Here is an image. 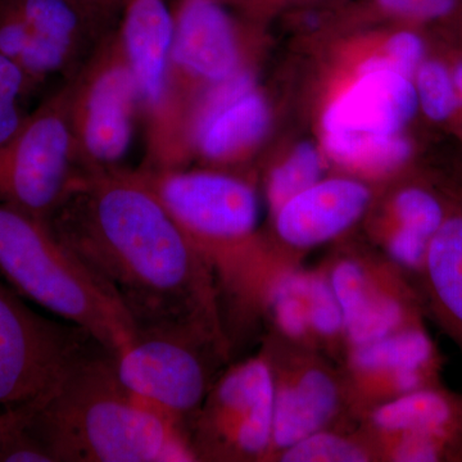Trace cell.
<instances>
[{"label": "cell", "instance_id": "16", "mask_svg": "<svg viewBox=\"0 0 462 462\" xmlns=\"http://www.w3.org/2000/svg\"><path fill=\"white\" fill-rule=\"evenodd\" d=\"M316 134L392 136L410 133L419 115L411 76L376 69L316 97Z\"/></svg>", "mask_w": 462, "mask_h": 462}, {"label": "cell", "instance_id": "30", "mask_svg": "<svg viewBox=\"0 0 462 462\" xmlns=\"http://www.w3.org/2000/svg\"><path fill=\"white\" fill-rule=\"evenodd\" d=\"M314 0H243L239 12L261 25L269 26L291 9Z\"/></svg>", "mask_w": 462, "mask_h": 462}, {"label": "cell", "instance_id": "19", "mask_svg": "<svg viewBox=\"0 0 462 462\" xmlns=\"http://www.w3.org/2000/svg\"><path fill=\"white\" fill-rule=\"evenodd\" d=\"M419 278L424 309L462 352V200L448 199Z\"/></svg>", "mask_w": 462, "mask_h": 462}, {"label": "cell", "instance_id": "27", "mask_svg": "<svg viewBox=\"0 0 462 462\" xmlns=\"http://www.w3.org/2000/svg\"><path fill=\"white\" fill-rule=\"evenodd\" d=\"M306 300L316 346L346 348L342 310L324 270L307 272Z\"/></svg>", "mask_w": 462, "mask_h": 462}, {"label": "cell", "instance_id": "25", "mask_svg": "<svg viewBox=\"0 0 462 462\" xmlns=\"http://www.w3.org/2000/svg\"><path fill=\"white\" fill-rule=\"evenodd\" d=\"M378 457L373 440L349 436L336 428L311 434L288 447L276 457L285 462H365Z\"/></svg>", "mask_w": 462, "mask_h": 462}, {"label": "cell", "instance_id": "14", "mask_svg": "<svg viewBox=\"0 0 462 462\" xmlns=\"http://www.w3.org/2000/svg\"><path fill=\"white\" fill-rule=\"evenodd\" d=\"M311 351L298 346V351L287 354L278 337L264 345L273 382V440L267 460H276L303 438L336 428L346 407H351L345 378Z\"/></svg>", "mask_w": 462, "mask_h": 462}, {"label": "cell", "instance_id": "22", "mask_svg": "<svg viewBox=\"0 0 462 462\" xmlns=\"http://www.w3.org/2000/svg\"><path fill=\"white\" fill-rule=\"evenodd\" d=\"M318 136L331 169L378 187L401 178L411 167L416 154V143L411 133L392 136L361 134H324Z\"/></svg>", "mask_w": 462, "mask_h": 462}, {"label": "cell", "instance_id": "28", "mask_svg": "<svg viewBox=\"0 0 462 462\" xmlns=\"http://www.w3.org/2000/svg\"><path fill=\"white\" fill-rule=\"evenodd\" d=\"M45 394L27 401V402L0 409V458H2L3 452L7 448L9 443L21 431L25 430L27 425L32 422L33 416L41 409Z\"/></svg>", "mask_w": 462, "mask_h": 462}, {"label": "cell", "instance_id": "24", "mask_svg": "<svg viewBox=\"0 0 462 462\" xmlns=\"http://www.w3.org/2000/svg\"><path fill=\"white\" fill-rule=\"evenodd\" d=\"M462 9V0H343L336 7L337 32L378 26L449 23Z\"/></svg>", "mask_w": 462, "mask_h": 462}, {"label": "cell", "instance_id": "15", "mask_svg": "<svg viewBox=\"0 0 462 462\" xmlns=\"http://www.w3.org/2000/svg\"><path fill=\"white\" fill-rule=\"evenodd\" d=\"M346 360L349 406L358 415L392 398L440 385L442 356L422 324L346 349Z\"/></svg>", "mask_w": 462, "mask_h": 462}, {"label": "cell", "instance_id": "5", "mask_svg": "<svg viewBox=\"0 0 462 462\" xmlns=\"http://www.w3.org/2000/svg\"><path fill=\"white\" fill-rule=\"evenodd\" d=\"M138 169L173 218L205 252L215 273L248 254L263 236L257 229L256 173L194 165Z\"/></svg>", "mask_w": 462, "mask_h": 462}, {"label": "cell", "instance_id": "21", "mask_svg": "<svg viewBox=\"0 0 462 462\" xmlns=\"http://www.w3.org/2000/svg\"><path fill=\"white\" fill-rule=\"evenodd\" d=\"M330 170L315 133L284 136L281 141L273 139L258 160L254 171L269 214L273 215L287 200L329 175Z\"/></svg>", "mask_w": 462, "mask_h": 462}, {"label": "cell", "instance_id": "18", "mask_svg": "<svg viewBox=\"0 0 462 462\" xmlns=\"http://www.w3.org/2000/svg\"><path fill=\"white\" fill-rule=\"evenodd\" d=\"M117 32L138 89L147 145L156 138L165 115L172 9L166 0H123Z\"/></svg>", "mask_w": 462, "mask_h": 462}, {"label": "cell", "instance_id": "3", "mask_svg": "<svg viewBox=\"0 0 462 462\" xmlns=\"http://www.w3.org/2000/svg\"><path fill=\"white\" fill-rule=\"evenodd\" d=\"M165 115L145 145L142 167L191 166L190 125L199 100L212 88L261 71L269 26L243 16L220 0H175Z\"/></svg>", "mask_w": 462, "mask_h": 462}, {"label": "cell", "instance_id": "17", "mask_svg": "<svg viewBox=\"0 0 462 462\" xmlns=\"http://www.w3.org/2000/svg\"><path fill=\"white\" fill-rule=\"evenodd\" d=\"M379 188L348 173H329L270 215L273 242L288 252H303L342 238L366 220Z\"/></svg>", "mask_w": 462, "mask_h": 462}, {"label": "cell", "instance_id": "9", "mask_svg": "<svg viewBox=\"0 0 462 462\" xmlns=\"http://www.w3.org/2000/svg\"><path fill=\"white\" fill-rule=\"evenodd\" d=\"M273 427V373L261 352L216 378L188 437L196 461H266Z\"/></svg>", "mask_w": 462, "mask_h": 462}, {"label": "cell", "instance_id": "33", "mask_svg": "<svg viewBox=\"0 0 462 462\" xmlns=\"http://www.w3.org/2000/svg\"><path fill=\"white\" fill-rule=\"evenodd\" d=\"M220 2L225 3V5H229V7L236 9L239 11L240 7H242L243 0H220Z\"/></svg>", "mask_w": 462, "mask_h": 462}, {"label": "cell", "instance_id": "12", "mask_svg": "<svg viewBox=\"0 0 462 462\" xmlns=\"http://www.w3.org/2000/svg\"><path fill=\"white\" fill-rule=\"evenodd\" d=\"M324 272L342 310L346 351L422 324L420 294L387 257L380 261L355 249L340 251Z\"/></svg>", "mask_w": 462, "mask_h": 462}, {"label": "cell", "instance_id": "4", "mask_svg": "<svg viewBox=\"0 0 462 462\" xmlns=\"http://www.w3.org/2000/svg\"><path fill=\"white\" fill-rule=\"evenodd\" d=\"M0 273L21 297L75 325L115 355L136 327L111 289L50 221L0 203Z\"/></svg>", "mask_w": 462, "mask_h": 462}, {"label": "cell", "instance_id": "2", "mask_svg": "<svg viewBox=\"0 0 462 462\" xmlns=\"http://www.w3.org/2000/svg\"><path fill=\"white\" fill-rule=\"evenodd\" d=\"M27 430L51 462H193L187 433L118 378L102 346L45 394Z\"/></svg>", "mask_w": 462, "mask_h": 462}, {"label": "cell", "instance_id": "6", "mask_svg": "<svg viewBox=\"0 0 462 462\" xmlns=\"http://www.w3.org/2000/svg\"><path fill=\"white\" fill-rule=\"evenodd\" d=\"M226 355L227 343L205 331L166 328L136 330L114 358L121 382L188 436Z\"/></svg>", "mask_w": 462, "mask_h": 462}, {"label": "cell", "instance_id": "1", "mask_svg": "<svg viewBox=\"0 0 462 462\" xmlns=\"http://www.w3.org/2000/svg\"><path fill=\"white\" fill-rule=\"evenodd\" d=\"M50 223L136 330L193 328L227 343L214 264L139 169L79 171Z\"/></svg>", "mask_w": 462, "mask_h": 462}, {"label": "cell", "instance_id": "13", "mask_svg": "<svg viewBox=\"0 0 462 462\" xmlns=\"http://www.w3.org/2000/svg\"><path fill=\"white\" fill-rule=\"evenodd\" d=\"M25 20L32 41L18 60L36 84L72 78L114 32L123 0H5Z\"/></svg>", "mask_w": 462, "mask_h": 462}, {"label": "cell", "instance_id": "34", "mask_svg": "<svg viewBox=\"0 0 462 462\" xmlns=\"http://www.w3.org/2000/svg\"><path fill=\"white\" fill-rule=\"evenodd\" d=\"M452 23H458V25L462 26V9L460 11V14H458L457 16H456L455 20L452 21Z\"/></svg>", "mask_w": 462, "mask_h": 462}, {"label": "cell", "instance_id": "20", "mask_svg": "<svg viewBox=\"0 0 462 462\" xmlns=\"http://www.w3.org/2000/svg\"><path fill=\"white\" fill-rule=\"evenodd\" d=\"M361 416L365 434L373 443L402 434L462 438V394L442 385L392 398Z\"/></svg>", "mask_w": 462, "mask_h": 462}, {"label": "cell", "instance_id": "10", "mask_svg": "<svg viewBox=\"0 0 462 462\" xmlns=\"http://www.w3.org/2000/svg\"><path fill=\"white\" fill-rule=\"evenodd\" d=\"M97 346L87 331L36 314L0 282V409L47 393Z\"/></svg>", "mask_w": 462, "mask_h": 462}, {"label": "cell", "instance_id": "8", "mask_svg": "<svg viewBox=\"0 0 462 462\" xmlns=\"http://www.w3.org/2000/svg\"><path fill=\"white\" fill-rule=\"evenodd\" d=\"M71 79V123L79 171L123 166L141 117L138 89L117 29Z\"/></svg>", "mask_w": 462, "mask_h": 462}, {"label": "cell", "instance_id": "35", "mask_svg": "<svg viewBox=\"0 0 462 462\" xmlns=\"http://www.w3.org/2000/svg\"><path fill=\"white\" fill-rule=\"evenodd\" d=\"M325 2H334V3H338V2H343V0H325Z\"/></svg>", "mask_w": 462, "mask_h": 462}, {"label": "cell", "instance_id": "7", "mask_svg": "<svg viewBox=\"0 0 462 462\" xmlns=\"http://www.w3.org/2000/svg\"><path fill=\"white\" fill-rule=\"evenodd\" d=\"M71 79L27 116L0 149V203L50 221L79 170L71 123Z\"/></svg>", "mask_w": 462, "mask_h": 462}, {"label": "cell", "instance_id": "29", "mask_svg": "<svg viewBox=\"0 0 462 462\" xmlns=\"http://www.w3.org/2000/svg\"><path fill=\"white\" fill-rule=\"evenodd\" d=\"M38 88L17 60L0 53V97L23 102Z\"/></svg>", "mask_w": 462, "mask_h": 462}, {"label": "cell", "instance_id": "31", "mask_svg": "<svg viewBox=\"0 0 462 462\" xmlns=\"http://www.w3.org/2000/svg\"><path fill=\"white\" fill-rule=\"evenodd\" d=\"M29 114L21 100L0 97V149L16 136Z\"/></svg>", "mask_w": 462, "mask_h": 462}, {"label": "cell", "instance_id": "26", "mask_svg": "<svg viewBox=\"0 0 462 462\" xmlns=\"http://www.w3.org/2000/svg\"><path fill=\"white\" fill-rule=\"evenodd\" d=\"M419 114L430 123L446 125L460 116L457 97L447 60L428 56L412 76Z\"/></svg>", "mask_w": 462, "mask_h": 462}, {"label": "cell", "instance_id": "11", "mask_svg": "<svg viewBox=\"0 0 462 462\" xmlns=\"http://www.w3.org/2000/svg\"><path fill=\"white\" fill-rule=\"evenodd\" d=\"M261 71L230 79L207 91L190 126L191 166L254 172L278 126V99Z\"/></svg>", "mask_w": 462, "mask_h": 462}, {"label": "cell", "instance_id": "23", "mask_svg": "<svg viewBox=\"0 0 462 462\" xmlns=\"http://www.w3.org/2000/svg\"><path fill=\"white\" fill-rule=\"evenodd\" d=\"M401 178L389 182L384 193H379L366 217L370 230L394 227L431 240L445 221L448 199L425 182Z\"/></svg>", "mask_w": 462, "mask_h": 462}, {"label": "cell", "instance_id": "32", "mask_svg": "<svg viewBox=\"0 0 462 462\" xmlns=\"http://www.w3.org/2000/svg\"><path fill=\"white\" fill-rule=\"evenodd\" d=\"M449 71H451L452 81L457 97L458 108H460V116L462 115V57L454 58V60H447Z\"/></svg>", "mask_w": 462, "mask_h": 462}]
</instances>
